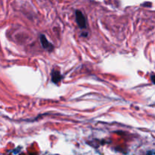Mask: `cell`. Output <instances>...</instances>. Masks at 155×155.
Instances as JSON below:
<instances>
[{
  "label": "cell",
  "mask_w": 155,
  "mask_h": 155,
  "mask_svg": "<svg viewBox=\"0 0 155 155\" xmlns=\"http://www.w3.org/2000/svg\"><path fill=\"white\" fill-rule=\"evenodd\" d=\"M76 21L80 29L86 28V20L85 16L79 10L76 11Z\"/></svg>",
  "instance_id": "6da1fadb"
},
{
  "label": "cell",
  "mask_w": 155,
  "mask_h": 155,
  "mask_svg": "<svg viewBox=\"0 0 155 155\" xmlns=\"http://www.w3.org/2000/svg\"><path fill=\"white\" fill-rule=\"evenodd\" d=\"M40 40L42 46L44 49L49 51V52H52L54 49V46H53L52 44L50 42H49V40H47L46 37L43 34H41L40 36Z\"/></svg>",
  "instance_id": "7a4b0ae2"
},
{
  "label": "cell",
  "mask_w": 155,
  "mask_h": 155,
  "mask_svg": "<svg viewBox=\"0 0 155 155\" xmlns=\"http://www.w3.org/2000/svg\"><path fill=\"white\" fill-rule=\"evenodd\" d=\"M51 76H52V81L54 84H58L63 79V76L61 74V73H60V71L58 70H53L52 71Z\"/></svg>",
  "instance_id": "3957f363"
}]
</instances>
